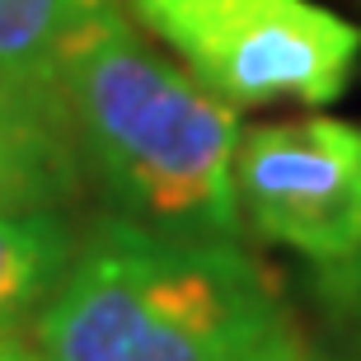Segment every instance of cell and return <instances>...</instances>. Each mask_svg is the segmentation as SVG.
Listing matches in <instances>:
<instances>
[{"label": "cell", "mask_w": 361, "mask_h": 361, "mask_svg": "<svg viewBox=\"0 0 361 361\" xmlns=\"http://www.w3.org/2000/svg\"><path fill=\"white\" fill-rule=\"evenodd\" d=\"M291 329L277 286L235 240L99 216L38 310L47 361H254Z\"/></svg>", "instance_id": "1"}, {"label": "cell", "mask_w": 361, "mask_h": 361, "mask_svg": "<svg viewBox=\"0 0 361 361\" xmlns=\"http://www.w3.org/2000/svg\"><path fill=\"white\" fill-rule=\"evenodd\" d=\"M61 118L80 178L113 216L169 235L240 240V108L221 104L113 10L71 56Z\"/></svg>", "instance_id": "2"}, {"label": "cell", "mask_w": 361, "mask_h": 361, "mask_svg": "<svg viewBox=\"0 0 361 361\" xmlns=\"http://www.w3.org/2000/svg\"><path fill=\"white\" fill-rule=\"evenodd\" d=\"M127 10L230 108L334 104L361 56V28L314 0H127Z\"/></svg>", "instance_id": "3"}, {"label": "cell", "mask_w": 361, "mask_h": 361, "mask_svg": "<svg viewBox=\"0 0 361 361\" xmlns=\"http://www.w3.org/2000/svg\"><path fill=\"white\" fill-rule=\"evenodd\" d=\"M240 221L319 268L361 254V127L343 118H286L240 132Z\"/></svg>", "instance_id": "4"}, {"label": "cell", "mask_w": 361, "mask_h": 361, "mask_svg": "<svg viewBox=\"0 0 361 361\" xmlns=\"http://www.w3.org/2000/svg\"><path fill=\"white\" fill-rule=\"evenodd\" d=\"M113 10L118 0H0V94L61 118L71 56Z\"/></svg>", "instance_id": "5"}, {"label": "cell", "mask_w": 361, "mask_h": 361, "mask_svg": "<svg viewBox=\"0 0 361 361\" xmlns=\"http://www.w3.org/2000/svg\"><path fill=\"white\" fill-rule=\"evenodd\" d=\"M80 164L66 122L0 94V207H56L80 192Z\"/></svg>", "instance_id": "6"}, {"label": "cell", "mask_w": 361, "mask_h": 361, "mask_svg": "<svg viewBox=\"0 0 361 361\" xmlns=\"http://www.w3.org/2000/svg\"><path fill=\"white\" fill-rule=\"evenodd\" d=\"M75 240L56 207H0V334H14L47 305Z\"/></svg>", "instance_id": "7"}, {"label": "cell", "mask_w": 361, "mask_h": 361, "mask_svg": "<svg viewBox=\"0 0 361 361\" xmlns=\"http://www.w3.org/2000/svg\"><path fill=\"white\" fill-rule=\"evenodd\" d=\"M254 361H319V357H314V352L300 343V334H295V329H281V334L272 338V343L258 352Z\"/></svg>", "instance_id": "8"}, {"label": "cell", "mask_w": 361, "mask_h": 361, "mask_svg": "<svg viewBox=\"0 0 361 361\" xmlns=\"http://www.w3.org/2000/svg\"><path fill=\"white\" fill-rule=\"evenodd\" d=\"M0 361H47V357L38 343L19 338V329H14V334H0Z\"/></svg>", "instance_id": "9"}, {"label": "cell", "mask_w": 361, "mask_h": 361, "mask_svg": "<svg viewBox=\"0 0 361 361\" xmlns=\"http://www.w3.org/2000/svg\"><path fill=\"white\" fill-rule=\"evenodd\" d=\"M334 272H338V281H343V291L361 305V254L352 258V263H343V268H334Z\"/></svg>", "instance_id": "10"}]
</instances>
